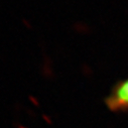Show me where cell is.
<instances>
[{
	"label": "cell",
	"mask_w": 128,
	"mask_h": 128,
	"mask_svg": "<svg viewBox=\"0 0 128 128\" xmlns=\"http://www.w3.org/2000/svg\"><path fill=\"white\" fill-rule=\"evenodd\" d=\"M106 104L113 111L128 110V79L115 85L106 99Z\"/></svg>",
	"instance_id": "6da1fadb"
}]
</instances>
